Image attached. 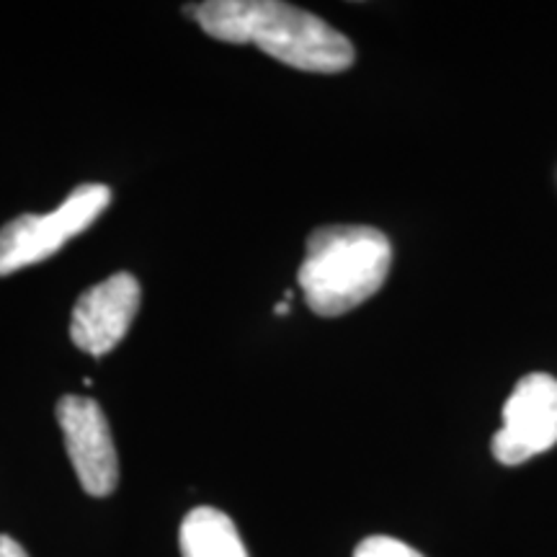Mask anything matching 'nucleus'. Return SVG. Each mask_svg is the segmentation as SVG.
I'll return each mask as SVG.
<instances>
[{
	"label": "nucleus",
	"instance_id": "obj_1",
	"mask_svg": "<svg viewBox=\"0 0 557 557\" xmlns=\"http://www.w3.org/2000/svg\"><path fill=\"white\" fill-rule=\"evenodd\" d=\"M186 13L212 39L256 45L269 58L308 73H344L354 65V45L315 13L282 0H209Z\"/></svg>",
	"mask_w": 557,
	"mask_h": 557
},
{
	"label": "nucleus",
	"instance_id": "obj_2",
	"mask_svg": "<svg viewBox=\"0 0 557 557\" xmlns=\"http://www.w3.org/2000/svg\"><path fill=\"white\" fill-rule=\"evenodd\" d=\"M393 246L369 225L318 227L308 240L297 284L320 318H338L377 295L389 274Z\"/></svg>",
	"mask_w": 557,
	"mask_h": 557
},
{
	"label": "nucleus",
	"instance_id": "obj_3",
	"mask_svg": "<svg viewBox=\"0 0 557 557\" xmlns=\"http://www.w3.org/2000/svg\"><path fill=\"white\" fill-rule=\"evenodd\" d=\"M111 189L103 184H83L67 194L58 209L47 214H21L0 227V276H9L50 256L88 230L109 207Z\"/></svg>",
	"mask_w": 557,
	"mask_h": 557
},
{
	"label": "nucleus",
	"instance_id": "obj_4",
	"mask_svg": "<svg viewBox=\"0 0 557 557\" xmlns=\"http://www.w3.org/2000/svg\"><path fill=\"white\" fill-rule=\"evenodd\" d=\"M557 444V380L527 374L504 406V426L493 436L500 465H521Z\"/></svg>",
	"mask_w": 557,
	"mask_h": 557
},
{
	"label": "nucleus",
	"instance_id": "obj_5",
	"mask_svg": "<svg viewBox=\"0 0 557 557\" xmlns=\"http://www.w3.org/2000/svg\"><path fill=\"white\" fill-rule=\"evenodd\" d=\"M54 413L83 491L99 498L114 493L120 483V457L99 403L65 395Z\"/></svg>",
	"mask_w": 557,
	"mask_h": 557
},
{
	"label": "nucleus",
	"instance_id": "obj_6",
	"mask_svg": "<svg viewBox=\"0 0 557 557\" xmlns=\"http://www.w3.org/2000/svg\"><path fill=\"white\" fill-rule=\"evenodd\" d=\"M137 310L139 282L135 276L122 271V274L103 278L101 284L83 292L75 302L70 338L90 357H103L127 336Z\"/></svg>",
	"mask_w": 557,
	"mask_h": 557
},
{
	"label": "nucleus",
	"instance_id": "obj_7",
	"mask_svg": "<svg viewBox=\"0 0 557 557\" xmlns=\"http://www.w3.org/2000/svg\"><path fill=\"white\" fill-rule=\"evenodd\" d=\"M178 542L184 557H248L233 519L212 506L194 508L181 524Z\"/></svg>",
	"mask_w": 557,
	"mask_h": 557
},
{
	"label": "nucleus",
	"instance_id": "obj_8",
	"mask_svg": "<svg viewBox=\"0 0 557 557\" xmlns=\"http://www.w3.org/2000/svg\"><path fill=\"white\" fill-rule=\"evenodd\" d=\"M354 557H423L416 553L413 547H408L406 542L393 540V537H369L357 547Z\"/></svg>",
	"mask_w": 557,
	"mask_h": 557
},
{
	"label": "nucleus",
	"instance_id": "obj_9",
	"mask_svg": "<svg viewBox=\"0 0 557 557\" xmlns=\"http://www.w3.org/2000/svg\"><path fill=\"white\" fill-rule=\"evenodd\" d=\"M0 557H29V555H26V549L21 547L16 540L0 534Z\"/></svg>",
	"mask_w": 557,
	"mask_h": 557
},
{
	"label": "nucleus",
	"instance_id": "obj_10",
	"mask_svg": "<svg viewBox=\"0 0 557 557\" xmlns=\"http://www.w3.org/2000/svg\"><path fill=\"white\" fill-rule=\"evenodd\" d=\"M289 305H292V299H282V302H276L274 305V315H287Z\"/></svg>",
	"mask_w": 557,
	"mask_h": 557
}]
</instances>
